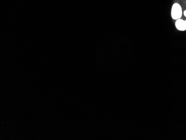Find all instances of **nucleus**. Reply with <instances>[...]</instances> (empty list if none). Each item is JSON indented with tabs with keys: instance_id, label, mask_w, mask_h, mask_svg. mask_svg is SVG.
Returning <instances> with one entry per match:
<instances>
[{
	"instance_id": "f257e3e1",
	"label": "nucleus",
	"mask_w": 186,
	"mask_h": 140,
	"mask_svg": "<svg viewBox=\"0 0 186 140\" xmlns=\"http://www.w3.org/2000/svg\"><path fill=\"white\" fill-rule=\"evenodd\" d=\"M182 15V10L181 6L178 4H174L172 8V17L174 20H178L181 19Z\"/></svg>"
},
{
	"instance_id": "20e7f679",
	"label": "nucleus",
	"mask_w": 186,
	"mask_h": 140,
	"mask_svg": "<svg viewBox=\"0 0 186 140\" xmlns=\"http://www.w3.org/2000/svg\"></svg>"
},
{
	"instance_id": "7ed1b4c3",
	"label": "nucleus",
	"mask_w": 186,
	"mask_h": 140,
	"mask_svg": "<svg viewBox=\"0 0 186 140\" xmlns=\"http://www.w3.org/2000/svg\"><path fill=\"white\" fill-rule=\"evenodd\" d=\"M184 15L186 17V11H185V12H184Z\"/></svg>"
},
{
	"instance_id": "f03ea898",
	"label": "nucleus",
	"mask_w": 186,
	"mask_h": 140,
	"mask_svg": "<svg viewBox=\"0 0 186 140\" xmlns=\"http://www.w3.org/2000/svg\"><path fill=\"white\" fill-rule=\"evenodd\" d=\"M176 26L177 29L178 30H180V31L186 30V21L182 20L181 19L177 20L176 22Z\"/></svg>"
}]
</instances>
